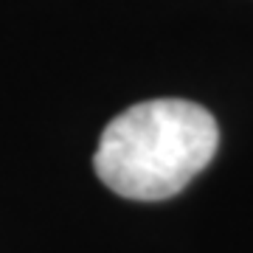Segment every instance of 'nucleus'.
I'll use <instances>...</instances> for the list:
<instances>
[{
  "mask_svg": "<svg viewBox=\"0 0 253 253\" xmlns=\"http://www.w3.org/2000/svg\"><path fill=\"white\" fill-rule=\"evenodd\" d=\"M219 146V126L186 99H152L118 113L101 132L93 166L101 183L126 200L180 194Z\"/></svg>",
  "mask_w": 253,
  "mask_h": 253,
  "instance_id": "f257e3e1",
  "label": "nucleus"
}]
</instances>
